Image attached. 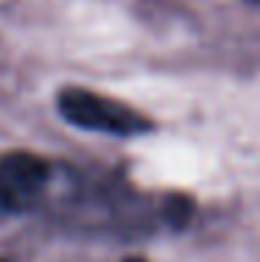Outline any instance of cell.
Returning <instances> with one entry per match:
<instances>
[{
  "label": "cell",
  "mask_w": 260,
  "mask_h": 262,
  "mask_svg": "<svg viewBox=\"0 0 260 262\" xmlns=\"http://www.w3.org/2000/svg\"><path fill=\"white\" fill-rule=\"evenodd\" d=\"M126 262H146V259H137V257H134V259H126Z\"/></svg>",
  "instance_id": "cell-3"
},
{
  "label": "cell",
  "mask_w": 260,
  "mask_h": 262,
  "mask_svg": "<svg viewBox=\"0 0 260 262\" xmlns=\"http://www.w3.org/2000/svg\"><path fill=\"white\" fill-rule=\"evenodd\" d=\"M255 3H260V0H255Z\"/></svg>",
  "instance_id": "cell-4"
},
{
  "label": "cell",
  "mask_w": 260,
  "mask_h": 262,
  "mask_svg": "<svg viewBox=\"0 0 260 262\" xmlns=\"http://www.w3.org/2000/svg\"><path fill=\"white\" fill-rule=\"evenodd\" d=\"M48 162L28 151H11L0 159V215H20L39 204L48 187Z\"/></svg>",
  "instance_id": "cell-2"
},
{
  "label": "cell",
  "mask_w": 260,
  "mask_h": 262,
  "mask_svg": "<svg viewBox=\"0 0 260 262\" xmlns=\"http://www.w3.org/2000/svg\"><path fill=\"white\" fill-rule=\"evenodd\" d=\"M59 112L67 123L90 131H107V134H146L151 128V120L140 115L137 109L115 101V98L98 95V92L82 90V86H67L59 92Z\"/></svg>",
  "instance_id": "cell-1"
}]
</instances>
